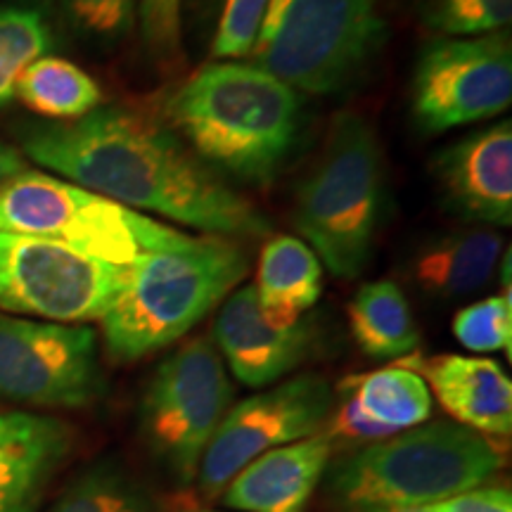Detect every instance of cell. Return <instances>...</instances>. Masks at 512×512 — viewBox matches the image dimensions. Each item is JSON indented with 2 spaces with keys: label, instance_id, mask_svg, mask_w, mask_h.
I'll return each mask as SVG.
<instances>
[{
  "label": "cell",
  "instance_id": "cell-21",
  "mask_svg": "<svg viewBox=\"0 0 512 512\" xmlns=\"http://www.w3.org/2000/svg\"><path fill=\"white\" fill-rule=\"evenodd\" d=\"M342 387L351 392L358 408L377 425L392 432L425 425L432 415V392L427 382L403 363L349 377Z\"/></svg>",
  "mask_w": 512,
  "mask_h": 512
},
{
  "label": "cell",
  "instance_id": "cell-7",
  "mask_svg": "<svg viewBox=\"0 0 512 512\" xmlns=\"http://www.w3.org/2000/svg\"><path fill=\"white\" fill-rule=\"evenodd\" d=\"M0 233L57 242L114 266H133L145 254L192 240L140 211L38 171H24L0 185Z\"/></svg>",
  "mask_w": 512,
  "mask_h": 512
},
{
  "label": "cell",
  "instance_id": "cell-10",
  "mask_svg": "<svg viewBox=\"0 0 512 512\" xmlns=\"http://www.w3.org/2000/svg\"><path fill=\"white\" fill-rule=\"evenodd\" d=\"M512 102L508 31L434 38L420 50L411 81V114L427 136L498 117Z\"/></svg>",
  "mask_w": 512,
  "mask_h": 512
},
{
  "label": "cell",
  "instance_id": "cell-28",
  "mask_svg": "<svg viewBox=\"0 0 512 512\" xmlns=\"http://www.w3.org/2000/svg\"><path fill=\"white\" fill-rule=\"evenodd\" d=\"M140 41L159 67L181 60V0H138Z\"/></svg>",
  "mask_w": 512,
  "mask_h": 512
},
{
  "label": "cell",
  "instance_id": "cell-14",
  "mask_svg": "<svg viewBox=\"0 0 512 512\" xmlns=\"http://www.w3.org/2000/svg\"><path fill=\"white\" fill-rule=\"evenodd\" d=\"M214 342L230 373L247 387H266L309 361L320 342L316 318L278 328L256 302L254 285L230 292L214 323Z\"/></svg>",
  "mask_w": 512,
  "mask_h": 512
},
{
  "label": "cell",
  "instance_id": "cell-1",
  "mask_svg": "<svg viewBox=\"0 0 512 512\" xmlns=\"http://www.w3.org/2000/svg\"><path fill=\"white\" fill-rule=\"evenodd\" d=\"M19 143L31 162L133 211H152L228 240L271 233L252 204L147 114L98 107L74 121L24 126Z\"/></svg>",
  "mask_w": 512,
  "mask_h": 512
},
{
  "label": "cell",
  "instance_id": "cell-32",
  "mask_svg": "<svg viewBox=\"0 0 512 512\" xmlns=\"http://www.w3.org/2000/svg\"><path fill=\"white\" fill-rule=\"evenodd\" d=\"M24 171H27L24 157L19 155L15 147L0 140V185L12 181V178L24 174Z\"/></svg>",
  "mask_w": 512,
  "mask_h": 512
},
{
  "label": "cell",
  "instance_id": "cell-33",
  "mask_svg": "<svg viewBox=\"0 0 512 512\" xmlns=\"http://www.w3.org/2000/svg\"><path fill=\"white\" fill-rule=\"evenodd\" d=\"M166 512H221V510H209L200 505L197 501H192V498H176L174 503L166 505Z\"/></svg>",
  "mask_w": 512,
  "mask_h": 512
},
{
  "label": "cell",
  "instance_id": "cell-12",
  "mask_svg": "<svg viewBox=\"0 0 512 512\" xmlns=\"http://www.w3.org/2000/svg\"><path fill=\"white\" fill-rule=\"evenodd\" d=\"M332 406L330 382L318 375H299L230 406L197 472L202 498H221L230 479L254 458L318 434Z\"/></svg>",
  "mask_w": 512,
  "mask_h": 512
},
{
  "label": "cell",
  "instance_id": "cell-15",
  "mask_svg": "<svg viewBox=\"0 0 512 512\" xmlns=\"http://www.w3.org/2000/svg\"><path fill=\"white\" fill-rule=\"evenodd\" d=\"M332 446L328 432L273 448L226 484L221 503L240 512H304L328 472Z\"/></svg>",
  "mask_w": 512,
  "mask_h": 512
},
{
  "label": "cell",
  "instance_id": "cell-34",
  "mask_svg": "<svg viewBox=\"0 0 512 512\" xmlns=\"http://www.w3.org/2000/svg\"><path fill=\"white\" fill-rule=\"evenodd\" d=\"M368 512H420L415 508H394V510H368Z\"/></svg>",
  "mask_w": 512,
  "mask_h": 512
},
{
  "label": "cell",
  "instance_id": "cell-8",
  "mask_svg": "<svg viewBox=\"0 0 512 512\" xmlns=\"http://www.w3.org/2000/svg\"><path fill=\"white\" fill-rule=\"evenodd\" d=\"M233 401L223 358L207 337H195L159 363L140 403V434L152 458L192 484L209 441Z\"/></svg>",
  "mask_w": 512,
  "mask_h": 512
},
{
  "label": "cell",
  "instance_id": "cell-22",
  "mask_svg": "<svg viewBox=\"0 0 512 512\" xmlns=\"http://www.w3.org/2000/svg\"><path fill=\"white\" fill-rule=\"evenodd\" d=\"M15 98L46 119L74 121L98 110L102 91L79 64L46 55L24 69Z\"/></svg>",
  "mask_w": 512,
  "mask_h": 512
},
{
  "label": "cell",
  "instance_id": "cell-25",
  "mask_svg": "<svg viewBox=\"0 0 512 512\" xmlns=\"http://www.w3.org/2000/svg\"><path fill=\"white\" fill-rule=\"evenodd\" d=\"M415 12L444 38L484 36L510 27L512 0H415Z\"/></svg>",
  "mask_w": 512,
  "mask_h": 512
},
{
  "label": "cell",
  "instance_id": "cell-29",
  "mask_svg": "<svg viewBox=\"0 0 512 512\" xmlns=\"http://www.w3.org/2000/svg\"><path fill=\"white\" fill-rule=\"evenodd\" d=\"M266 5L268 0H223L211 55L216 60H240L249 55Z\"/></svg>",
  "mask_w": 512,
  "mask_h": 512
},
{
  "label": "cell",
  "instance_id": "cell-3",
  "mask_svg": "<svg viewBox=\"0 0 512 512\" xmlns=\"http://www.w3.org/2000/svg\"><path fill=\"white\" fill-rule=\"evenodd\" d=\"M503 451L458 422H430L366 444L325 472V498L342 512L427 508L484 486Z\"/></svg>",
  "mask_w": 512,
  "mask_h": 512
},
{
  "label": "cell",
  "instance_id": "cell-23",
  "mask_svg": "<svg viewBox=\"0 0 512 512\" xmlns=\"http://www.w3.org/2000/svg\"><path fill=\"white\" fill-rule=\"evenodd\" d=\"M48 512H166L124 467L102 460L74 479Z\"/></svg>",
  "mask_w": 512,
  "mask_h": 512
},
{
  "label": "cell",
  "instance_id": "cell-2",
  "mask_svg": "<svg viewBox=\"0 0 512 512\" xmlns=\"http://www.w3.org/2000/svg\"><path fill=\"white\" fill-rule=\"evenodd\" d=\"M159 121L202 162L266 185L297 145L302 100L256 64L216 60L164 93Z\"/></svg>",
  "mask_w": 512,
  "mask_h": 512
},
{
  "label": "cell",
  "instance_id": "cell-27",
  "mask_svg": "<svg viewBox=\"0 0 512 512\" xmlns=\"http://www.w3.org/2000/svg\"><path fill=\"white\" fill-rule=\"evenodd\" d=\"M453 335L465 349L475 354L508 351L512 342V299L489 297L460 309L453 318Z\"/></svg>",
  "mask_w": 512,
  "mask_h": 512
},
{
  "label": "cell",
  "instance_id": "cell-16",
  "mask_svg": "<svg viewBox=\"0 0 512 512\" xmlns=\"http://www.w3.org/2000/svg\"><path fill=\"white\" fill-rule=\"evenodd\" d=\"M67 422L36 413H0V512H36L69 458Z\"/></svg>",
  "mask_w": 512,
  "mask_h": 512
},
{
  "label": "cell",
  "instance_id": "cell-9",
  "mask_svg": "<svg viewBox=\"0 0 512 512\" xmlns=\"http://www.w3.org/2000/svg\"><path fill=\"white\" fill-rule=\"evenodd\" d=\"M128 275L131 266L88 259L50 240L0 233V311L67 325L102 320Z\"/></svg>",
  "mask_w": 512,
  "mask_h": 512
},
{
  "label": "cell",
  "instance_id": "cell-17",
  "mask_svg": "<svg viewBox=\"0 0 512 512\" xmlns=\"http://www.w3.org/2000/svg\"><path fill=\"white\" fill-rule=\"evenodd\" d=\"M399 363L430 382L441 408L458 425L498 439L512 432V382L496 361L456 354L422 361L411 354Z\"/></svg>",
  "mask_w": 512,
  "mask_h": 512
},
{
  "label": "cell",
  "instance_id": "cell-19",
  "mask_svg": "<svg viewBox=\"0 0 512 512\" xmlns=\"http://www.w3.org/2000/svg\"><path fill=\"white\" fill-rule=\"evenodd\" d=\"M256 302L268 323L287 328L313 309L323 292V266L316 252L294 235H278L261 249Z\"/></svg>",
  "mask_w": 512,
  "mask_h": 512
},
{
  "label": "cell",
  "instance_id": "cell-30",
  "mask_svg": "<svg viewBox=\"0 0 512 512\" xmlns=\"http://www.w3.org/2000/svg\"><path fill=\"white\" fill-rule=\"evenodd\" d=\"M330 427L328 434L332 441L342 439L347 444H375V441L389 439L394 437L396 432L387 430V427L377 425L368 418L366 413L358 408V403L351 392H347L344 387H339V403H337V411L335 415L330 413Z\"/></svg>",
  "mask_w": 512,
  "mask_h": 512
},
{
  "label": "cell",
  "instance_id": "cell-18",
  "mask_svg": "<svg viewBox=\"0 0 512 512\" xmlns=\"http://www.w3.org/2000/svg\"><path fill=\"white\" fill-rule=\"evenodd\" d=\"M503 254V238L491 228H463L427 240L411 259L420 290L458 299L489 283Z\"/></svg>",
  "mask_w": 512,
  "mask_h": 512
},
{
  "label": "cell",
  "instance_id": "cell-24",
  "mask_svg": "<svg viewBox=\"0 0 512 512\" xmlns=\"http://www.w3.org/2000/svg\"><path fill=\"white\" fill-rule=\"evenodd\" d=\"M55 46L46 15L29 5L0 8V107L15 100L24 69L46 57Z\"/></svg>",
  "mask_w": 512,
  "mask_h": 512
},
{
  "label": "cell",
  "instance_id": "cell-13",
  "mask_svg": "<svg viewBox=\"0 0 512 512\" xmlns=\"http://www.w3.org/2000/svg\"><path fill=\"white\" fill-rule=\"evenodd\" d=\"M441 202L460 219L484 226L512 223V126L482 128L432 159Z\"/></svg>",
  "mask_w": 512,
  "mask_h": 512
},
{
  "label": "cell",
  "instance_id": "cell-4",
  "mask_svg": "<svg viewBox=\"0 0 512 512\" xmlns=\"http://www.w3.org/2000/svg\"><path fill=\"white\" fill-rule=\"evenodd\" d=\"M247 271L245 252L219 235L145 254L102 318L107 354L131 363L171 347L226 302Z\"/></svg>",
  "mask_w": 512,
  "mask_h": 512
},
{
  "label": "cell",
  "instance_id": "cell-20",
  "mask_svg": "<svg viewBox=\"0 0 512 512\" xmlns=\"http://www.w3.org/2000/svg\"><path fill=\"white\" fill-rule=\"evenodd\" d=\"M349 330L358 349L370 358H408L418 347L420 332L406 294L394 280L363 285L349 304Z\"/></svg>",
  "mask_w": 512,
  "mask_h": 512
},
{
  "label": "cell",
  "instance_id": "cell-5",
  "mask_svg": "<svg viewBox=\"0 0 512 512\" xmlns=\"http://www.w3.org/2000/svg\"><path fill=\"white\" fill-rule=\"evenodd\" d=\"M382 204L384 159L373 126L354 112L337 114L297 190L294 226L332 275L351 280L373 254Z\"/></svg>",
  "mask_w": 512,
  "mask_h": 512
},
{
  "label": "cell",
  "instance_id": "cell-6",
  "mask_svg": "<svg viewBox=\"0 0 512 512\" xmlns=\"http://www.w3.org/2000/svg\"><path fill=\"white\" fill-rule=\"evenodd\" d=\"M384 34L377 0H268L249 55L292 91L332 95L366 69Z\"/></svg>",
  "mask_w": 512,
  "mask_h": 512
},
{
  "label": "cell",
  "instance_id": "cell-11",
  "mask_svg": "<svg viewBox=\"0 0 512 512\" xmlns=\"http://www.w3.org/2000/svg\"><path fill=\"white\" fill-rule=\"evenodd\" d=\"M102 392L91 328L0 313V399L34 408H86Z\"/></svg>",
  "mask_w": 512,
  "mask_h": 512
},
{
  "label": "cell",
  "instance_id": "cell-31",
  "mask_svg": "<svg viewBox=\"0 0 512 512\" xmlns=\"http://www.w3.org/2000/svg\"><path fill=\"white\" fill-rule=\"evenodd\" d=\"M420 512H512V496L505 486H477L446 501L427 505Z\"/></svg>",
  "mask_w": 512,
  "mask_h": 512
},
{
  "label": "cell",
  "instance_id": "cell-26",
  "mask_svg": "<svg viewBox=\"0 0 512 512\" xmlns=\"http://www.w3.org/2000/svg\"><path fill=\"white\" fill-rule=\"evenodd\" d=\"M79 41L98 50L117 48L136 27L138 0H55Z\"/></svg>",
  "mask_w": 512,
  "mask_h": 512
}]
</instances>
